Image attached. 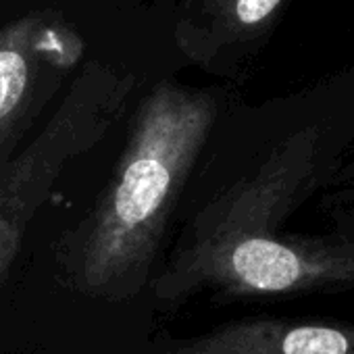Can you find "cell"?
Masks as SVG:
<instances>
[{
	"mask_svg": "<svg viewBox=\"0 0 354 354\" xmlns=\"http://www.w3.org/2000/svg\"><path fill=\"white\" fill-rule=\"evenodd\" d=\"M321 209L331 207H354V156L339 167L331 186L317 198Z\"/></svg>",
	"mask_w": 354,
	"mask_h": 354,
	"instance_id": "7",
	"label": "cell"
},
{
	"mask_svg": "<svg viewBox=\"0 0 354 354\" xmlns=\"http://www.w3.org/2000/svg\"><path fill=\"white\" fill-rule=\"evenodd\" d=\"M24 232L26 227H21L19 223L0 213V277L7 273L15 254L19 252Z\"/></svg>",
	"mask_w": 354,
	"mask_h": 354,
	"instance_id": "8",
	"label": "cell"
},
{
	"mask_svg": "<svg viewBox=\"0 0 354 354\" xmlns=\"http://www.w3.org/2000/svg\"><path fill=\"white\" fill-rule=\"evenodd\" d=\"M34 19L28 17L0 34V156L21 115L32 77ZM3 169V160H0Z\"/></svg>",
	"mask_w": 354,
	"mask_h": 354,
	"instance_id": "5",
	"label": "cell"
},
{
	"mask_svg": "<svg viewBox=\"0 0 354 354\" xmlns=\"http://www.w3.org/2000/svg\"><path fill=\"white\" fill-rule=\"evenodd\" d=\"M217 98L160 84L140 106L117 173L75 257L80 286L106 298L140 290L169 215L217 121Z\"/></svg>",
	"mask_w": 354,
	"mask_h": 354,
	"instance_id": "2",
	"label": "cell"
},
{
	"mask_svg": "<svg viewBox=\"0 0 354 354\" xmlns=\"http://www.w3.org/2000/svg\"><path fill=\"white\" fill-rule=\"evenodd\" d=\"M160 354H354V323L335 317H244Z\"/></svg>",
	"mask_w": 354,
	"mask_h": 354,
	"instance_id": "3",
	"label": "cell"
},
{
	"mask_svg": "<svg viewBox=\"0 0 354 354\" xmlns=\"http://www.w3.org/2000/svg\"><path fill=\"white\" fill-rule=\"evenodd\" d=\"M354 148V71L319 80L263 117L223 188L201 209L156 298H298L354 292V207L323 209L329 227L288 232Z\"/></svg>",
	"mask_w": 354,
	"mask_h": 354,
	"instance_id": "1",
	"label": "cell"
},
{
	"mask_svg": "<svg viewBox=\"0 0 354 354\" xmlns=\"http://www.w3.org/2000/svg\"><path fill=\"white\" fill-rule=\"evenodd\" d=\"M84 111V100H67L38 140L0 169V213L21 227L44 203L69 156L86 150L104 131V117L90 119Z\"/></svg>",
	"mask_w": 354,
	"mask_h": 354,
	"instance_id": "4",
	"label": "cell"
},
{
	"mask_svg": "<svg viewBox=\"0 0 354 354\" xmlns=\"http://www.w3.org/2000/svg\"><path fill=\"white\" fill-rule=\"evenodd\" d=\"M283 0H221L217 44H246L261 38L277 17Z\"/></svg>",
	"mask_w": 354,
	"mask_h": 354,
	"instance_id": "6",
	"label": "cell"
}]
</instances>
